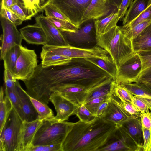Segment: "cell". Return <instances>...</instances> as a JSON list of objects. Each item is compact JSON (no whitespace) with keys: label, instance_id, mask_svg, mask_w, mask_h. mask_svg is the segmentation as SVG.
<instances>
[{"label":"cell","instance_id":"obj_25","mask_svg":"<svg viewBox=\"0 0 151 151\" xmlns=\"http://www.w3.org/2000/svg\"><path fill=\"white\" fill-rule=\"evenodd\" d=\"M151 4V0H134L123 18V25L132 22Z\"/></svg>","mask_w":151,"mask_h":151},{"label":"cell","instance_id":"obj_20","mask_svg":"<svg viewBox=\"0 0 151 151\" xmlns=\"http://www.w3.org/2000/svg\"><path fill=\"white\" fill-rule=\"evenodd\" d=\"M16 88L22 104L24 121L31 122L38 119L37 112L31 101L26 91L22 88L18 80Z\"/></svg>","mask_w":151,"mask_h":151},{"label":"cell","instance_id":"obj_8","mask_svg":"<svg viewBox=\"0 0 151 151\" xmlns=\"http://www.w3.org/2000/svg\"><path fill=\"white\" fill-rule=\"evenodd\" d=\"M19 55L17 61L14 77L24 82L29 80L38 65L37 55L35 50L20 45Z\"/></svg>","mask_w":151,"mask_h":151},{"label":"cell","instance_id":"obj_54","mask_svg":"<svg viewBox=\"0 0 151 151\" xmlns=\"http://www.w3.org/2000/svg\"><path fill=\"white\" fill-rule=\"evenodd\" d=\"M110 3L118 9L122 0H108Z\"/></svg>","mask_w":151,"mask_h":151},{"label":"cell","instance_id":"obj_47","mask_svg":"<svg viewBox=\"0 0 151 151\" xmlns=\"http://www.w3.org/2000/svg\"><path fill=\"white\" fill-rule=\"evenodd\" d=\"M143 144V149L144 151H151V131L142 127Z\"/></svg>","mask_w":151,"mask_h":151},{"label":"cell","instance_id":"obj_18","mask_svg":"<svg viewBox=\"0 0 151 151\" xmlns=\"http://www.w3.org/2000/svg\"><path fill=\"white\" fill-rule=\"evenodd\" d=\"M119 126L131 137L139 147V151H143L142 127L140 117L128 118Z\"/></svg>","mask_w":151,"mask_h":151},{"label":"cell","instance_id":"obj_3","mask_svg":"<svg viewBox=\"0 0 151 151\" xmlns=\"http://www.w3.org/2000/svg\"><path fill=\"white\" fill-rule=\"evenodd\" d=\"M132 39L129 28L124 25H117L96 36V45L108 53L117 69L136 54L133 49Z\"/></svg>","mask_w":151,"mask_h":151},{"label":"cell","instance_id":"obj_51","mask_svg":"<svg viewBox=\"0 0 151 151\" xmlns=\"http://www.w3.org/2000/svg\"><path fill=\"white\" fill-rule=\"evenodd\" d=\"M111 97L102 102L98 107L95 114L96 117H101L106 109Z\"/></svg>","mask_w":151,"mask_h":151},{"label":"cell","instance_id":"obj_55","mask_svg":"<svg viewBox=\"0 0 151 151\" xmlns=\"http://www.w3.org/2000/svg\"><path fill=\"white\" fill-rule=\"evenodd\" d=\"M14 1V3H17L18 4V0H13Z\"/></svg>","mask_w":151,"mask_h":151},{"label":"cell","instance_id":"obj_35","mask_svg":"<svg viewBox=\"0 0 151 151\" xmlns=\"http://www.w3.org/2000/svg\"><path fill=\"white\" fill-rule=\"evenodd\" d=\"M114 81L115 80L113 79L107 83L96 88L91 93L86 99L85 103L94 99L111 95V89L113 83Z\"/></svg>","mask_w":151,"mask_h":151},{"label":"cell","instance_id":"obj_7","mask_svg":"<svg viewBox=\"0 0 151 151\" xmlns=\"http://www.w3.org/2000/svg\"><path fill=\"white\" fill-rule=\"evenodd\" d=\"M84 24L75 32L59 30L70 45L80 48H89L96 45L94 20H89Z\"/></svg>","mask_w":151,"mask_h":151},{"label":"cell","instance_id":"obj_31","mask_svg":"<svg viewBox=\"0 0 151 151\" xmlns=\"http://www.w3.org/2000/svg\"><path fill=\"white\" fill-rule=\"evenodd\" d=\"M136 53L138 55L141 63V69L138 80L151 77V50L139 52Z\"/></svg>","mask_w":151,"mask_h":151},{"label":"cell","instance_id":"obj_14","mask_svg":"<svg viewBox=\"0 0 151 151\" xmlns=\"http://www.w3.org/2000/svg\"><path fill=\"white\" fill-rule=\"evenodd\" d=\"M49 100L54 105L56 112L54 122L67 120L71 116L75 115L79 106L55 92L51 94Z\"/></svg>","mask_w":151,"mask_h":151},{"label":"cell","instance_id":"obj_2","mask_svg":"<svg viewBox=\"0 0 151 151\" xmlns=\"http://www.w3.org/2000/svg\"><path fill=\"white\" fill-rule=\"evenodd\" d=\"M117 128L100 117L88 122L79 120L73 123L62 144V151H98L113 137Z\"/></svg>","mask_w":151,"mask_h":151},{"label":"cell","instance_id":"obj_44","mask_svg":"<svg viewBox=\"0 0 151 151\" xmlns=\"http://www.w3.org/2000/svg\"><path fill=\"white\" fill-rule=\"evenodd\" d=\"M29 151H62V144L32 146Z\"/></svg>","mask_w":151,"mask_h":151},{"label":"cell","instance_id":"obj_42","mask_svg":"<svg viewBox=\"0 0 151 151\" xmlns=\"http://www.w3.org/2000/svg\"><path fill=\"white\" fill-rule=\"evenodd\" d=\"M111 96V95H109L94 99L83 104L88 110L95 116L97 110L100 104L104 101L109 99Z\"/></svg>","mask_w":151,"mask_h":151},{"label":"cell","instance_id":"obj_16","mask_svg":"<svg viewBox=\"0 0 151 151\" xmlns=\"http://www.w3.org/2000/svg\"><path fill=\"white\" fill-rule=\"evenodd\" d=\"M36 23L43 30L47 38V45L53 46H67L68 43L60 31L56 28L43 14L35 18Z\"/></svg>","mask_w":151,"mask_h":151},{"label":"cell","instance_id":"obj_4","mask_svg":"<svg viewBox=\"0 0 151 151\" xmlns=\"http://www.w3.org/2000/svg\"><path fill=\"white\" fill-rule=\"evenodd\" d=\"M73 123L43 121L34 136L32 146L62 144Z\"/></svg>","mask_w":151,"mask_h":151},{"label":"cell","instance_id":"obj_28","mask_svg":"<svg viewBox=\"0 0 151 151\" xmlns=\"http://www.w3.org/2000/svg\"><path fill=\"white\" fill-rule=\"evenodd\" d=\"M3 88L1 86L0 93V133L13 108L9 96L5 94L4 96Z\"/></svg>","mask_w":151,"mask_h":151},{"label":"cell","instance_id":"obj_12","mask_svg":"<svg viewBox=\"0 0 151 151\" xmlns=\"http://www.w3.org/2000/svg\"><path fill=\"white\" fill-rule=\"evenodd\" d=\"M141 69V63L138 55H136L117 69L115 80L119 84L136 83Z\"/></svg>","mask_w":151,"mask_h":151},{"label":"cell","instance_id":"obj_34","mask_svg":"<svg viewBox=\"0 0 151 151\" xmlns=\"http://www.w3.org/2000/svg\"><path fill=\"white\" fill-rule=\"evenodd\" d=\"M4 91L5 94L10 99L13 109L22 120L24 121L22 104L17 89L15 90L12 91L5 88Z\"/></svg>","mask_w":151,"mask_h":151},{"label":"cell","instance_id":"obj_19","mask_svg":"<svg viewBox=\"0 0 151 151\" xmlns=\"http://www.w3.org/2000/svg\"><path fill=\"white\" fill-rule=\"evenodd\" d=\"M43 122L38 119L31 122H23L21 151H29L35 135Z\"/></svg>","mask_w":151,"mask_h":151},{"label":"cell","instance_id":"obj_6","mask_svg":"<svg viewBox=\"0 0 151 151\" xmlns=\"http://www.w3.org/2000/svg\"><path fill=\"white\" fill-rule=\"evenodd\" d=\"M23 122L13 108L0 133V151H21Z\"/></svg>","mask_w":151,"mask_h":151},{"label":"cell","instance_id":"obj_40","mask_svg":"<svg viewBox=\"0 0 151 151\" xmlns=\"http://www.w3.org/2000/svg\"><path fill=\"white\" fill-rule=\"evenodd\" d=\"M75 115L80 121L84 122H91L96 117L88 110L83 104L79 106Z\"/></svg>","mask_w":151,"mask_h":151},{"label":"cell","instance_id":"obj_1","mask_svg":"<svg viewBox=\"0 0 151 151\" xmlns=\"http://www.w3.org/2000/svg\"><path fill=\"white\" fill-rule=\"evenodd\" d=\"M40 78L43 87L49 91L61 85L73 84L84 86L91 93L113 78L95 64L82 58H72L69 62L60 65L42 67Z\"/></svg>","mask_w":151,"mask_h":151},{"label":"cell","instance_id":"obj_53","mask_svg":"<svg viewBox=\"0 0 151 151\" xmlns=\"http://www.w3.org/2000/svg\"><path fill=\"white\" fill-rule=\"evenodd\" d=\"M14 4L13 0H1V5L10 8L11 6Z\"/></svg>","mask_w":151,"mask_h":151},{"label":"cell","instance_id":"obj_9","mask_svg":"<svg viewBox=\"0 0 151 151\" xmlns=\"http://www.w3.org/2000/svg\"><path fill=\"white\" fill-rule=\"evenodd\" d=\"M92 0H51L55 5L69 20L79 28L81 25L84 13Z\"/></svg>","mask_w":151,"mask_h":151},{"label":"cell","instance_id":"obj_48","mask_svg":"<svg viewBox=\"0 0 151 151\" xmlns=\"http://www.w3.org/2000/svg\"><path fill=\"white\" fill-rule=\"evenodd\" d=\"M134 0H122L118 9L117 13L120 19L122 20L128 7L132 4Z\"/></svg>","mask_w":151,"mask_h":151},{"label":"cell","instance_id":"obj_36","mask_svg":"<svg viewBox=\"0 0 151 151\" xmlns=\"http://www.w3.org/2000/svg\"><path fill=\"white\" fill-rule=\"evenodd\" d=\"M111 95L131 103L132 95L121 84L116 82L114 81L112 87Z\"/></svg>","mask_w":151,"mask_h":151},{"label":"cell","instance_id":"obj_39","mask_svg":"<svg viewBox=\"0 0 151 151\" xmlns=\"http://www.w3.org/2000/svg\"><path fill=\"white\" fill-rule=\"evenodd\" d=\"M0 17L4 18L16 26L21 24L23 21L17 17L10 9L1 5Z\"/></svg>","mask_w":151,"mask_h":151},{"label":"cell","instance_id":"obj_23","mask_svg":"<svg viewBox=\"0 0 151 151\" xmlns=\"http://www.w3.org/2000/svg\"><path fill=\"white\" fill-rule=\"evenodd\" d=\"M119 20L116 11L111 12L102 19L94 20L96 36L105 34L115 27Z\"/></svg>","mask_w":151,"mask_h":151},{"label":"cell","instance_id":"obj_57","mask_svg":"<svg viewBox=\"0 0 151 151\" xmlns=\"http://www.w3.org/2000/svg\"></svg>","mask_w":151,"mask_h":151},{"label":"cell","instance_id":"obj_30","mask_svg":"<svg viewBox=\"0 0 151 151\" xmlns=\"http://www.w3.org/2000/svg\"><path fill=\"white\" fill-rule=\"evenodd\" d=\"M20 51V45H15L6 52L2 59L4 69L9 70L13 76L17 61L19 55Z\"/></svg>","mask_w":151,"mask_h":151},{"label":"cell","instance_id":"obj_26","mask_svg":"<svg viewBox=\"0 0 151 151\" xmlns=\"http://www.w3.org/2000/svg\"><path fill=\"white\" fill-rule=\"evenodd\" d=\"M135 96L141 99L149 106L151 111V93L137 83L121 84Z\"/></svg>","mask_w":151,"mask_h":151},{"label":"cell","instance_id":"obj_29","mask_svg":"<svg viewBox=\"0 0 151 151\" xmlns=\"http://www.w3.org/2000/svg\"><path fill=\"white\" fill-rule=\"evenodd\" d=\"M111 99L128 117H140L141 113L131 102L112 95Z\"/></svg>","mask_w":151,"mask_h":151},{"label":"cell","instance_id":"obj_45","mask_svg":"<svg viewBox=\"0 0 151 151\" xmlns=\"http://www.w3.org/2000/svg\"><path fill=\"white\" fill-rule=\"evenodd\" d=\"M131 103L141 113L149 111L148 105L142 100L133 95Z\"/></svg>","mask_w":151,"mask_h":151},{"label":"cell","instance_id":"obj_43","mask_svg":"<svg viewBox=\"0 0 151 151\" xmlns=\"http://www.w3.org/2000/svg\"><path fill=\"white\" fill-rule=\"evenodd\" d=\"M4 79L5 89L12 91L16 90V82L17 81L8 70L4 69Z\"/></svg>","mask_w":151,"mask_h":151},{"label":"cell","instance_id":"obj_10","mask_svg":"<svg viewBox=\"0 0 151 151\" xmlns=\"http://www.w3.org/2000/svg\"><path fill=\"white\" fill-rule=\"evenodd\" d=\"M3 34L1 37L0 59L2 60L6 52L15 45H22L21 34L15 25L8 20L0 17Z\"/></svg>","mask_w":151,"mask_h":151},{"label":"cell","instance_id":"obj_52","mask_svg":"<svg viewBox=\"0 0 151 151\" xmlns=\"http://www.w3.org/2000/svg\"><path fill=\"white\" fill-rule=\"evenodd\" d=\"M136 83L151 93V77L139 79Z\"/></svg>","mask_w":151,"mask_h":151},{"label":"cell","instance_id":"obj_11","mask_svg":"<svg viewBox=\"0 0 151 151\" xmlns=\"http://www.w3.org/2000/svg\"><path fill=\"white\" fill-rule=\"evenodd\" d=\"M139 147L120 126L113 137L98 151H139Z\"/></svg>","mask_w":151,"mask_h":151},{"label":"cell","instance_id":"obj_38","mask_svg":"<svg viewBox=\"0 0 151 151\" xmlns=\"http://www.w3.org/2000/svg\"><path fill=\"white\" fill-rule=\"evenodd\" d=\"M44 10L46 17H52L70 22L57 7L51 3L47 5Z\"/></svg>","mask_w":151,"mask_h":151},{"label":"cell","instance_id":"obj_22","mask_svg":"<svg viewBox=\"0 0 151 151\" xmlns=\"http://www.w3.org/2000/svg\"><path fill=\"white\" fill-rule=\"evenodd\" d=\"M132 44L135 53L151 50V24L132 39Z\"/></svg>","mask_w":151,"mask_h":151},{"label":"cell","instance_id":"obj_37","mask_svg":"<svg viewBox=\"0 0 151 151\" xmlns=\"http://www.w3.org/2000/svg\"><path fill=\"white\" fill-rule=\"evenodd\" d=\"M46 17L56 28L60 30L73 32L78 29L70 22L52 17L46 16Z\"/></svg>","mask_w":151,"mask_h":151},{"label":"cell","instance_id":"obj_49","mask_svg":"<svg viewBox=\"0 0 151 151\" xmlns=\"http://www.w3.org/2000/svg\"><path fill=\"white\" fill-rule=\"evenodd\" d=\"M140 118L142 127L151 131V112L141 113Z\"/></svg>","mask_w":151,"mask_h":151},{"label":"cell","instance_id":"obj_17","mask_svg":"<svg viewBox=\"0 0 151 151\" xmlns=\"http://www.w3.org/2000/svg\"><path fill=\"white\" fill-rule=\"evenodd\" d=\"M23 39L28 43L36 45H46L47 38L41 27L35 23L26 26L19 29Z\"/></svg>","mask_w":151,"mask_h":151},{"label":"cell","instance_id":"obj_21","mask_svg":"<svg viewBox=\"0 0 151 151\" xmlns=\"http://www.w3.org/2000/svg\"><path fill=\"white\" fill-rule=\"evenodd\" d=\"M51 0H18V4L24 10L27 17V20L44 9L50 3Z\"/></svg>","mask_w":151,"mask_h":151},{"label":"cell","instance_id":"obj_13","mask_svg":"<svg viewBox=\"0 0 151 151\" xmlns=\"http://www.w3.org/2000/svg\"><path fill=\"white\" fill-rule=\"evenodd\" d=\"M55 92L80 106L84 104L91 93L85 87L76 84H67L51 89V94Z\"/></svg>","mask_w":151,"mask_h":151},{"label":"cell","instance_id":"obj_5","mask_svg":"<svg viewBox=\"0 0 151 151\" xmlns=\"http://www.w3.org/2000/svg\"><path fill=\"white\" fill-rule=\"evenodd\" d=\"M53 55H60L71 58H97L113 63L108 53L97 45L89 48L78 47L70 45L61 46L45 45L42 47L40 57Z\"/></svg>","mask_w":151,"mask_h":151},{"label":"cell","instance_id":"obj_15","mask_svg":"<svg viewBox=\"0 0 151 151\" xmlns=\"http://www.w3.org/2000/svg\"><path fill=\"white\" fill-rule=\"evenodd\" d=\"M117 10V8L112 5L108 0H92L84 13L81 25L88 21L100 19Z\"/></svg>","mask_w":151,"mask_h":151},{"label":"cell","instance_id":"obj_50","mask_svg":"<svg viewBox=\"0 0 151 151\" xmlns=\"http://www.w3.org/2000/svg\"><path fill=\"white\" fill-rule=\"evenodd\" d=\"M9 9L23 21L27 20L26 14L18 4H14Z\"/></svg>","mask_w":151,"mask_h":151},{"label":"cell","instance_id":"obj_41","mask_svg":"<svg viewBox=\"0 0 151 151\" xmlns=\"http://www.w3.org/2000/svg\"><path fill=\"white\" fill-rule=\"evenodd\" d=\"M148 19H151V6L146 9L132 22L124 25L128 28L131 29L137 24Z\"/></svg>","mask_w":151,"mask_h":151},{"label":"cell","instance_id":"obj_27","mask_svg":"<svg viewBox=\"0 0 151 151\" xmlns=\"http://www.w3.org/2000/svg\"><path fill=\"white\" fill-rule=\"evenodd\" d=\"M30 99L38 114V119L42 121L54 122L55 116L52 110L45 104L30 96Z\"/></svg>","mask_w":151,"mask_h":151},{"label":"cell","instance_id":"obj_32","mask_svg":"<svg viewBox=\"0 0 151 151\" xmlns=\"http://www.w3.org/2000/svg\"><path fill=\"white\" fill-rule=\"evenodd\" d=\"M41 63L43 67H47L60 65L68 63L72 58L64 56L57 55H48L40 57Z\"/></svg>","mask_w":151,"mask_h":151},{"label":"cell","instance_id":"obj_33","mask_svg":"<svg viewBox=\"0 0 151 151\" xmlns=\"http://www.w3.org/2000/svg\"><path fill=\"white\" fill-rule=\"evenodd\" d=\"M95 64L112 77L115 80L117 73V68L113 62L97 58H85Z\"/></svg>","mask_w":151,"mask_h":151},{"label":"cell","instance_id":"obj_56","mask_svg":"<svg viewBox=\"0 0 151 151\" xmlns=\"http://www.w3.org/2000/svg\"><path fill=\"white\" fill-rule=\"evenodd\" d=\"M151 6V4H150V6H149V7H150V6Z\"/></svg>","mask_w":151,"mask_h":151},{"label":"cell","instance_id":"obj_24","mask_svg":"<svg viewBox=\"0 0 151 151\" xmlns=\"http://www.w3.org/2000/svg\"><path fill=\"white\" fill-rule=\"evenodd\" d=\"M100 117L114 123L117 126L129 118L111 101V98L106 109Z\"/></svg>","mask_w":151,"mask_h":151},{"label":"cell","instance_id":"obj_46","mask_svg":"<svg viewBox=\"0 0 151 151\" xmlns=\"http://www.w3.org/2000/svg\"><path fill=\"white\" fill-rule=\"evenodd\" d=\"M151 24V19L147 20L137 24L132 28H129L132 38L136 37Z\"/></svg>","mask_w":151,"mask_h":151}]
</instances>
